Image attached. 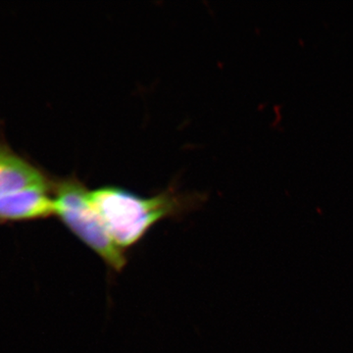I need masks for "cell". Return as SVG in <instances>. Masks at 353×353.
Wrapping results in <instances>:
<instances>
[{"label": "cell", "mask_w": 353, "mask_h": 353, "mask_svg": "<svg viewBox=\"0 0 353 353\" xmlns=\"http://www.w3.org/2000/svg\"><path fill=\"white\" fill-rule=\"evenodd\" d=\"M90 199L111 240L123 252L138 245L159 221L182 215L196 204V197L174 189L145 197L112 185L92 190Z\"/></svg>", "instance_id": "6da1fadb"}, {"label": "cell", "mask_w": 353, "mask_h": 353, "mask_svg": "<svg viewBox=\"0 0 353 353\" xmlns=\"http://www.w3.org/2000/svg\"><path fill=\"white\" fill-rule=\"evenodd\" d=\"M52 190L53 185L32 187L0 196V223L26 222L54 216Z\"/></svg>", "instance_id": "3957f363"}, {"label": "cell", "mask_w": 353, "mask_h": 353, "mask_svg": "<svg viewBox=\"0 0 353 353\" xmlns=\"http://www.w3.org/2000/svg\"><path fill=\"white\" fill-rule=\"evenodd\" d=\"M54 216L111 270L120 272L127 264L125 252L111 240L92 205L90 192L78 179L69 176L53 183Z\"/></svg>", "instance_id": "7a4b0ae2"}, {"label": "cell", "mask_w": 353, "mask_h": 353, "mask_svg": "<svg viewBox=\"0 0 353 353\" xmlns=\"http://www.w3.org/2000/svg\"><path fill=\"white\" fill-rule=\"evenodd\" d=\"M53 183L39 167L0 143V196L32 187H51Z\"/></svg>", "instance_id": "277c9868"}]
</instances>
